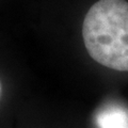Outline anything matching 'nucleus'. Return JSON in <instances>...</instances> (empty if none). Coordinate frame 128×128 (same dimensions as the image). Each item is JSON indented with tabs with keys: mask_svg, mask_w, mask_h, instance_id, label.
Returning <instances> with one entry per match:
<instances>
[{
	"mask_svg": "<svg viewBox=\"0 0 128 128\" xmlns=\"http://www.w3.org/2000/svg\"><path fill=\"white\" fill-rule=\"evenodd\" d=\"M83 43L91 58L108 68L128 72V2L99 0L82 25Z\"/></svg>",
	"mask_w": 128,
	"mask_h": 128,
	"instance_id": "nucleus-1",
	"label": "nucleus"
},
{
	"mask_svg": "<svg viewBox=\"0 0 128 128\" xmlns=\"http://www.w3.org/2000/svg\"><path fill=\"white\" fill-rule=\"evenodd\" d=\"M102 128H128V123L122 114L109 113L104 114L98 120Z\"/></svg>",
	"mask_w": 128,
	"mask_h": 128,
	"instance_id": "nucleus-2",
	"label": "nucleus"
},
{
	"mask_svg": "<svg viewBox=\"0 0 128 128\" xmlns=\"http://www.w3.org/2000/svg\"><path fill=\"white\" fill-rule=\"evenodd\" d=\"M1 92H2V86H1V81H0V96H1Z\"/></svg>",
	"mask_w": 128,
	"mask_h": 128,
	"instance_id": "nucleus-3",
	"label": "nucleus"
}]
</instances>
